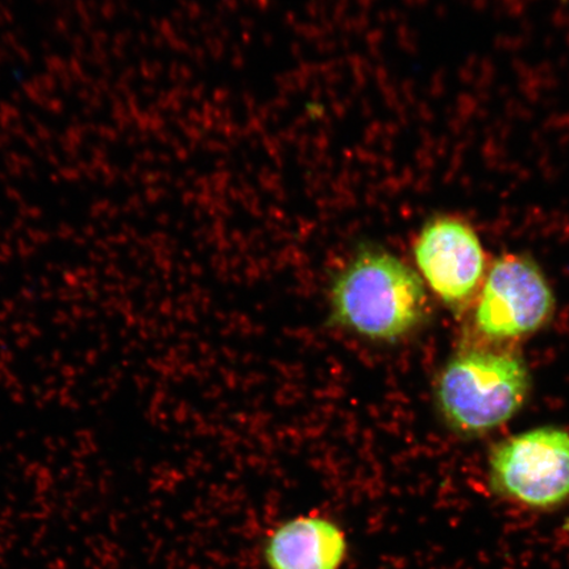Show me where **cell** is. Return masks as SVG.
I'll return each instance as SVG.
<instances>
[{
	"mask_svg": "<svg viewBox=\"0 0 569 569\" xmlns=\"http://www.w3.org/2000/svg\"><path fill=\"white\" fill-rule=\"evenodd\" d=\"M553 308L552 290L536 262L521 254H503L489 269L475 323L486 338L517 339L549 322Z\"/></svg>",
	"mask_w": 569,
	"mask_h": 569,
	"instance_id": "4",
	"label": "cell"
},
{
	"mask_svg": "<svg viewBox=\"0 0 569 569\" xmlns=\"http://www.w3.org/2000/svg\"><path fill=\"white\" fill-rule=\"evenodd\" d=\"M415 259L423 282L452 308L471 300L486 269L478 233L451 216L433 218L423 226L415 243Z\"/></svg>",
	"mask_w": 569,
	"mask_h": 569,
	"instance_id": "5",
	"label": "cell"
},
{
	"mask_svg": "<svg viewBox=\"0 0 569 569\" xmlns=\"http://www.w3.org/2000/svg\"><path fill=\"white\" fill-rule=\"evenodd\" d=\"M531 379L510 352L472 350L450 361L439 377L437 402L445 421L465 436H479L508 422L523 407Z\"/></svg>",
	"mask_w": 569,
	"mask_h": 569,
	"instance_id": "2",
	"label": "cell"
},
{
	"mask_svg": "<svg viewBox=\"0 0 569 569\" xmlns=\"http://www.w3.org/2000/svg\"><path fill=\"white\" fill-rule=\"evenodd\" d=\"M493 495L516 507L551 513L569 502V432L545 426L496 445L488 460Z\"/></svg>",
	"mask_w": 569,
	"mask_h": 569,
	"instance_id": "3",
	"label": "cell"
},
{
	"mask_svg": "<svg viewBox=\"0 0 569 569\" xmlns=\"http://www.w3.org/2000/svg\"><path fill=\"white\" fill-rule=\"evenodd\" d=\"M331 317L361 338L393 343L421 326L425 282L415 269L380 247L359 249L341 269L330 293Z\"/></svg>",
	"mask_w": 569,
	"mask_h": 569,
	"instance_id": "1",
	"label": "cell"
},
{
	"mask_svg": "<svg viewBox=\"0 0 569 569\" xmlns=\"http://www.w3.org/2000/svg\"><path fill=\"white\" fill-rule=\"evenodd\" d=\"M351 552V539L345 526L320 511L274 523L260 546L266 569H345Z\"/></svg>",
	"mask_w": 569,
	"mask_h": 569,
	"instance_id": "6",
	"label": "cell"
}]
</instances>
